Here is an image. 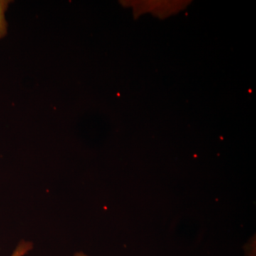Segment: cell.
Wrapping results in <instances>:
<instances>
[{"label":"cell","mask_w":256,"mask_h":256,"mask_svg":"<svg viewBox=\"0 0 256 256\" xmlns=\"http://www.w3.org/2000/svg\"><path fill=\"white\" fill-rule=\"evenodd\" d=\"M186 4V2L184 1H156L154 8L152 11L160 18H164L172 13L176 12Z\"/></svg>","instance_id":"obj_1"},{"label":"cell","mask_w":256,"mask_h":256,"mask_svg":"<svg viewBox=\"0 0 256 256\" xmlns=\"http://www.w3.org/2000/svg\"><path fill=\"white\" fill-rule=\"evenodd\" d=\"M12 2V1L10 0H0V40L4 38L8 34V23L5 14Z\"/></svg>","instance_id":"obj_2"},{"label":"cell","mask_w":256,"mask_h":256,"mask_svg":"<svg viewBox=\"0 0 256 256\" xmlns=\"http://www.w3.org/2000/svg\"><path fill=\"white\" fill-rule=\"evenodd\" d=\"M34 245L32 242L22 240L18 242L15 248L14 252L10 256H25L33 249Z\"/></svg>","instance_id":"obj_3"},{"label":"cell","mask_w":256,"mask_h":256,"mask_svg":"<svg viewBox=\"0 0 256 256\" xmlns=\"http://www.w3.org/2000/svg\"><path fill=\"white\" fill-rule=\"evenodd\" d=\"M255 250V248H254V246H252V247L249 248L248 249V256H256Z\"/></svg>","instance_id":"obj_4"},{"label":"cell","mask_w":256,"mask_h":256,"mask_svg":"<svg viewBox=\"0 0 256 256\" xmlns=\"http://www.w3.org/2000/svg\"><path fill=\"white\" fill-rule=\"evenodd\" d=\"M74 256H89L86 255V254H84L82 252H78L76 254H74Z\"/></svg>","instance_id":"obj_5"}]
</instances>
